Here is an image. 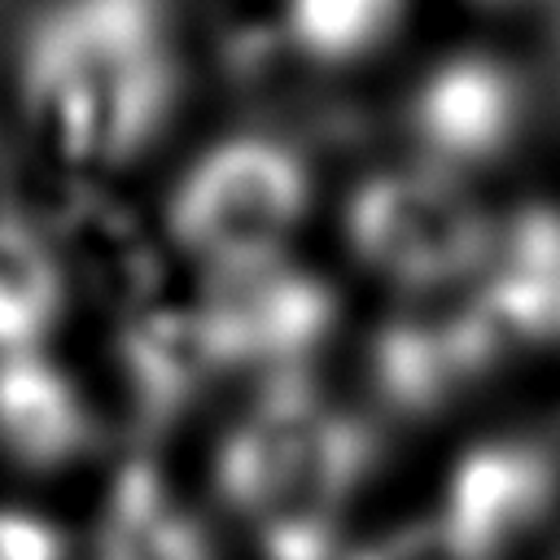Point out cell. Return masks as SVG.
I'll use <instances>...</instances> for the list:
<instances>
[{"label":"cell","instance_id":"1","mask_svg":"<svg viewBox=\"0 0 560 560\" xmlns=\"http://www.w3.org/2000/svg\"><path fill=\"white\" fill-rule=\"evenodd\" d=\"M13 118L61 175L144 162L184 101L175 0H39L13 39Z\"/></svg>","mask_w":560,"mask_h":560},{"label":"cell","instance_id":"2","mask_svg":"<svg viewBox=\"0 0 560 560\" xmlns=\"http://www.w3.org/2000/svg\"><path fill=\"white\" fill-rule=\"evenodd\" d=\"M311 206L302 153L262 131H232L201 144L166 184L158 232L171 262L223 276L289 254Z\"/></svg>","mask_w":560,"mask_h":560},{"label":"cell","instance_id":"3","mask_svg":"<svg viewBox=\"0 0 560 560\" xmlns=\"http://www.w3.org/2000/svg\"><path fill=\"white\" fill-rule=\"evenodd\" d=\"M346 236L354 258L372 271L407 289H438L477 271L494 232L451 175L385 171L350 192Z\"/></svg>","mask_w":560,"mask_h":560},{"label":"cell","instance_id":"4","mask_svg":"<svg viewBox=\"0 0 560 560\" xmlns=\"http://www.w3.org/2000/svg\"><path fill=\"white\" fill-rule=\"evenodd\" d=\"M188 302L219 372H262L271 385L298 381L302 359L315 354L337 319L332 289L293 267L289 254L258 267L201 276V289Z\"/></svg>","mask_w":560,"mask_h":560},{"label":"cell","instance_id":"5","mask_svg":"<svg viewBox=\"0 0 560 560\" xmlns=\"http://www.w3.org/2000/svg\"><path fill=\"white\" fill-rule=\"evenodd\" d=\"M31 219L48 236L74 298L109 306L114 319L166 298L171 254L162 245L158 219L131 210L114 192V179L61 175L48 192V206Z\"/></svg>","mask_w":560,"mask_h":560},{"label":"cell","instance_id":"6","mask_svg":"<svg viewBox=\"0 0 560 560\" xmlns=\"http://www.w3.org/2000/svg\"><path fill=\"white\" fill-rule=\"evenodd\" d=\"M525 96L516 74L481 52L442 61L411 96V131L438 162H486L521 127Z\"/></svg>","mask_w":560,"mask_h":560},{"label":"cell","instance_id":"7","mask_svg":"<svg viewBox=\"0 0 560 560\" xmlns=\"http://www.w3.org/2000/svg\"><path fill=\"white\" fill-rule=\"evenodd\" d=\"M503 354L477 293L451 311L398 315L376 337V381L398 407H433Z\"/></svg>","mask_w":560,"mask_h":560},{"label":"cell","instance_id":"8","mask_svg":"<svg viewBox=\"0 0 560 560\" xmlns=\"http://www.w3.org/2000/svg\"><path fill=\"white\" fill-rule=\"evenodd\" d=\"M109 354L118 363L122 389H131L136 402L158 411L197 402L210 381L223 376L192 302H175L171 293L118 315Z\"/></svg>","mask_w":560,"mask_h":560},{"label":"cell","instance_id":"9","mask_svg":"<svg viewBox=\"0 0 560 560\" xmlns=\"http://www.w3.org/2000/svg\"><path fill=\"white\" fill-rule=\"evenodd\" d=\"M74 293L31 214L0 210V359L52 350Z\"/></svg>","mask_w":560,"mask_h":560},{"label":"cell","instance_id":"10","mask_svg":"<svg viewBox=\"0 0 560 560\" xmlns=\"http://www.w3.org/2000/svg\"><path fill=\"white\" fill-rule=\"evenodd\" d=\"M88 433V398L52 350L0 359V438L22 455H61Z\"/></svg>","mask_w":560,"mask_h":560},{"label":"cell","instance_id":"11","mask_svg":"<svg viewBox=\"0 0 560 560\" xmlns=\"http://www.w3.org/2000/svg\"><path fill=\"white\" fill-rule=\"evenodd\" d=\"M407 0H280V44L302 61L341 66L381 48Z\"/></svg>","mask_w":560,"mask_h":560},{"label":"cell","instance_id":"12","mask_svg":"<svg viewBox=\"0 0 560 560\" xmlns=\"http://www.w3.org/2000/svg\"><path fill=\"white\" fill-rule=\"evenodd\" d=\"M547 490V464L516 446H486L468 455L455 477V512L472 529H490L503 516H521Z\"/></svg>","mask_w":560,"mask_h":560}]
</instances>
